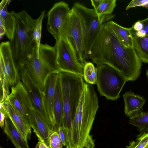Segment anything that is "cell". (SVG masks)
Returning a JSON list of instances; mask_svg holds the SVG:
<instances>
[{
  "instance_id": "cell-1",
  "label": "cell",
  "mask_w": 148,
  "mask_h": 148,
  "mask_svg": "<svg viewBox=\"0 0 148 148\" xmlns=\"http://www.w3.org/2000/svg\"><path fill=\"white\" fill-rule=\"evenodd\" d=\"M88 58L97 65L106 64L111 66L127 81L136 80L140 73L142 62L134 48L121 42L108 21L103 24Z\"/></svg>"
},
{
  "instance_id": "cell-2",
  "label": "cell",
  "mask_w": 148,
  "mask_h": 148,
  "mask_svg": "<svg viewBox=\"0 0 148 148\" xmlns=\"http://www.w3.org/2000/svg\"><path fill=\"white\" fill-rule=\"evenodd\" d=\"M99 108L93 87L85 83L69 135V148H83Z\"/></svg>"
},
{
  "instance_id": "cell-3",
  "label": "cell",
  "mask_w": 148,
  "mask_h": 148,
  "mask_svg": "<svg viewBox=\"0 0 148 148\" xmlns=\"http://www.w3.org/2000/svg\"><path fill=\"white\" fill-rule=\"evenodd\" d=\"M13 12L15 26L12 38L10 42L14 63L18 71L36 46L33 36L36 19H33L25 10L17 13L14 11Z\"/></svg>"
},
{
  "instance_id": "cell-4",
  "label": "cell",
  "mask_w": 148,
  "mask_h": 148,
  "mask_svg": "<svg viewBox=\"0 0 148 148\" xmlns=\"http://www.w3.org/2000/svg\"><path fill=\"white\" fill-rule=\"evenodd\" d=\"M37 53L36 46L21 66L24 67L33 81L42 90L48 77L53 73L59 72L56 65V46L40 44L38 57Z\"/></svg>"
},
{
  "instance_id": "cell-5",
  "label": "cell",
  "mask_w": 148,
  "mask_h": 148,
  "mask_svg": "<svg viewBox=\"0 0 148 148\" xmlns=\"http://www.w3.org/2000/svg\"><path fill=\"white\" fill-rule=\"evenodd\" d=\"M59 73L64 109L62 126L67 130L69 135L85 82L81 75L64 71Z\"/></svg>"
},
{
  "instance_id": "cell-6",
  "label": "cell",
  "mask_w": 148,
  "mask_h": 148,
  "mask_svg": "<svg viewBox=\"0 0 148 148\" xmlns=\"http://www.w3.org/2000/svg\"><path fill=\"white\" fill-rule=\"evenodd\" d=\"M73 7L79 19L84 52L88 59L104 23L99 20L94 8H88L79 2L74 3Z\"/></svg>"
},
{
  "instance_id": "cell-7",
  "label": "cell",
  "mask_w": 148,
  "mask_h": 148,
  "mask_svg": "<svg viewBox=\"0 0 148 148\" xmlns=\"http://www.w3.org/2000/svg\"><path fill=\"white\" fill-rule=\"evenodd\" d=\"M19 73L13 59L10 41L1 42L0 45V102L7 101L11 88L20 81Z\"/></svg>"
},
{
  "instance_id": "cell-8",
  "label": "cell",
  "mask_w": 148,
  "mask_h": 148,
  "mask_svg": "<svg viewBox=\"0 0 148 148\" xmlns=\"http://www.w3.org/2000/svg\"><path fill=\"white\" fill-rule=\"evenodd\" d=\"M98 90L101 96L107 99L116 100L127 80L118 71L106 64L97 65Z\"/></svg>"
},
{
  "instance_id": "cell-9",
  "label": "cell",
  "mask_w": 148,
  "mask_h": 148,
  "mask_svg": "<svg viewBox=\"0 0 148 148\" xmlns=\"http://www.w3.org/2000/svg\"><path fill=\"white\" fill-rule=\"evenodd\" d=\"M55 45L57 67L59 72H70L83 77L84 66L79 61L74 49L67 38L61 35Z\"/></svg>"
},
{
  "instance_id": "cell-10",
  "label": "cell",
  "mask_w": 148,
  "mask_h": 148,
  "mask_svg": "<svg viewBox=\"0 0 148 148\" xmlns=\"http://www.w3.org/2000/svg\"><path fill=\"white\" fill-rule=\"evenodd\" d=\"M61 34L67 38L74 49L79 61L84 66L88 62L84 52L79 19L73 7L71 9L61 29L60 35Z\"/></svg>"
},
{
  "instance_id": "cell-11",
  "label": "cell",
  "mask_w": 148,
  "mask_h": 148,
  "mask_svg": "<svg viewBox=\"0 0 148 148\" xmlns=\"http://www.w3.org/2000/svg\"><path fill=\"white\" fill-rule=\"evenodd\" d=\"M18 72L23 85L34 108L42 116L51 130L53 131V125L49 119L44 106L42 90L33 81L23 66H21L20 67Z\"/></svg>"
},
{
  "instance_id": "cell-12",
  "label": "cell",
  "mask_w": 148,
  "mask_h": 148,
  "mask_svg": "<svg viewBox=\"0 0 148 148\" xmlns=\"http://www.w3.org/2000/svg\"><path fill=\"white\" fill-rule=\"evenodd\" d=\"M13 106L25 121L29 120L34 108L32 101L21 81L11 88L7 100Z\"/></svg>"
},
{
  "instance_id": "cell-13",
  "label": "cell",
  "mask_w": 148,
  "mask_h": 148,
  "mask_svg": "<svg viewBox=\"0 0 148 148\" xmlns=\"http://www.w3.org/2000/svg\"><path fill=\"white\" fill-rule=\"evenodd\" d=\"M70 11L67 3L60 1L54 4L47 14V29L56 42L60 37L61 29Z\"/></svg>"
},
{
  "instance_id": "cell-14",
  "label": "cell",
  "mask_w": 148,
  "mask_h": 148,
  "mask_svg": "<svg viewBox=\"0 0 148 148\" xmlns=\"http://www.w3.org/2000/svg\"><path fill=\"white\" fill-rule=\"evenodd\" d=\"M5 114L10 118L19 132L27 140L30 138L31 127L21 115L10 103L7 101L0 102Z\"/></svg>"
},
{
  "instance_id": "cell-15",
  "label": "cell",
  "mask_w": 148,
  "mask_h": 148,
  "mask_svg": "<svg viewBox=\"0 0 148 148\" xmlns=\"http://www.w3.org/2000/svg\"><path fill=\"white\" fill-rule=\"evenodd\" d=\"M59 73L56 79L52 103L53 131H58L59 127L62 125L64 115L63 103Z\"/></svg>"
},
{
  "instance_id": "cell-16",
  "label": "cell",
  "mask_w": 148,
  "mask_h": 148,
  "mask_svg": "<svg viewBox=\"0 0 148 148\" xmlns=\"http://www.w3.org/2000/svg\"><path fill=\"white\" fill-rule=\"evenodd\" d=\"M29 124L38 138L43 140L48 146L51 132L49 126L39 113L34 108L29 119Z\"/></svg>"
},
{
  "instance_id": "cell-17",
  "label": "cell",
  "mask_w": 148,
  "mask_h": 148,
  "mask_svg": "<svg viewBox=\"0 0 148 148\" xmlns=\"http://www.w3.org/2000/svg\"><path fill=\"white\" fill-rule=\"evenodd\" d=\"M59 72L51 74L48 77L43 89L42 90L43 101L46 111L49 119L53 125L52 114V103L55 86Z\"/></svg>"
},
{
  "instance_id": "cell-18",
  "label": "cell",
  "mask_w": 148,
  "mask_h": 148,
  "mask_svg": "<svg viewBox=\"0 0 148 148\" xmlns=\"http://www.w3.org/2000/svg\"><path fill=\"white\" fill-rule=\"evenodd\" d=\"M10 0H3L0 4V23L4 27L5 35L11 40L12 38L15 26V19L13 11L9 12L8 10Z\"/></svg>"
},
{
  "instance_id": "cell-19",
  "label": "cell",
  "mask_w": 148,
  "mask_h": 148,
  "mask_svg": "<svg viewBox=\"0 0 148 148\" xmlns=\"http://www.w3.org/2000/svg\"><path fill=\"white\" fill-rule=\"evenodd\" d=\"M125 103L124 112L130 117L141 112L145 99L131 91L125 92L123 95Z\"/></svg>"
},
{
  "instance_id": "cell-20",
  "label": "cell",
  "mask_w": 148,
  "mask_h": 148,
  "mask_svg": "<svg viewBox=\"0 0 148 148\" xmlns=\"http://www.w3.org/2000/svg\"><path fill=\"white\" fill-rule=\"evenodd\" d=\"M5 115L4 132L16 148H29L27 140L18 130L8 116Z\"/></svg>"
},
{
  "instance_id": "cell-21",
  "label": "cell",
  "mask_w": 148,
  "mask_h": 148,
  "mask_svg": "<svg viewBox=\"0 0 148 148\" xmlns=\"http://www.w3.org/2000/svg\"><path fill=\"white\" fill-rule=\"evenodd\" d=\"M116 0H102L98 6L95 9L100 20L105 23L114 17L112 13L116 6Z\"/></svg>"
},
{
  "instance_id": "cell-22",
  "label": "cell",
  "mask_w": 148,
  "mask_h": 148,
  "mask_svg": "<svg viewBox=\"0 0 148 148\" xmlns=\"http://www.w3.org/2000/svg\"><path fill=\"white\" fill-rule=\"evenodd\" d=\"M108 22L121 42L127 47H133L131 27H124L112 21H108Z\"/></svg>"
},
{
  "instance_id": "cell-23",
  "label": "cell",
  "mask_w": 148,
  "mask_h": 148,
  "mask_svg": "<svg viewBox=\"0 0 148 148\" xmlns=\"http://www.w3.org/2000/svg\"><path fill=\"white\" fill-rule=\"evenodd\" d=\"M132 34L133 48L136 53L142 62L148 63V36L138 37Z\"/></svg>"
},
{
  "instance_id": "cell-24",
  "label": "cell",
  "mask_w": 148,
  "mask_h": 148,
  "mask_svg": "<svg viewBox=\"0 0 148 148\" xmlns=\"http://www.w3.org/2000/svg\"><path fill=\"white\" fill-rule=\"evenodd\" d=\"M129 123L137 127L141 134L148 133V111L141 112L130 117Z\"/></svg>"
},
{
  "instance_id": "cell-25",
  "label": "cell",
  "mask_w": 148,
  "mask_h": 148,
  "mask_svg": "<svg viewBox=\"0 0 148 148\" xmlns=\"http://www.w3.org/2000/svg\"><path fill=\"white\" fill-rule=\"evenodd\" d=\"M98 77L97 68L90 62H87L84 66L83 78L88 83L96 84Z\"/></svg>"
},
{
  "instance_id": "cell-26",
  "label": "cell",
  "mask_w": 148,
  "mask_h": 148,
  "mask_svg": "<svg viewBox=\"0 0 148 148\" xmlns=\"http://www.w3.org/2000/svg\"><path fill=\"white\" fill-rule=\"evenodd\" d=\"M45 11H42L39 17L36 19L35 25L34 28L33 36L36 44L37 56L38 57L40 41L41 38L42 23L45 14Z\"/></svg>"
},
{
  "instance_id": "cell-27",
  "label": "cell",
  "mask_w": 148,
  "mask_h": 148,
  "mask_svg": "<svg viewBox=\"0 0 148 148\" xmlns=\"http://www.w3.org/2000/svg\"><path fill=\"white\" fill-rule=\"evenodd\" d=\"M148 144V133L141 134L136 140L130 142L126 148H144Z\"/></svg>"
},
{
  "instance_id": "cell-28",
  "label": "cell",
  "mask_w": 148,
  "mask_h": 148,
  "mask_svg": "<svg viewBox=\"0 0 148 148\" xmlns=\"http://www.w3.org/2000/svg\"><path fill=\"white\" fill-rule=\"evenodd\" d=\"M50 148H62V144L58 131H51L49 138Z\"/></svg>"
},
{
  "instance_id": "cell-29",
  "label": "cell",
  "mask_w": 148,
  "mask_h": 148,
  "mask_svg": "<svg viewBox=\"0 0 148 148\" xmlns=\"http://www.w3.org/2000/svg\"><path fill=\"white\" fill-rule=\"evenodd\" d=\"M58 132L62 145L66 148H69V132L67 130L62 126L58 128Z\"/></svg>"
},
{
  "instance_id": "cell-30",
  "label": "cell",
  "mask_w": 148,
  "mask_h": 148,
  "mask_svg": "<svg viewBox=\"0 0 148 148\" xmlns=\"http://www.w3.org/2000/svg\"><path fill=\"white\" fill-rule=\"evenodd\" d=\"M148 3V0H133L129 4L126 10L137 6L144 7Z\"/></svg>"
},
{
  "instance_id": "cell-31",
  "label": "cell",
  "mask_w": 148,
  "mask_h": 148,
  "mask_svg": "<svg viewBox=\"0 0 148 148\" xmlns=\"http://www.w3.org/2000/svg\"><path fill=\"white\" fill-rule=\"evenodd\" d=\"M95 144L91 135L89 134L84 143V147L85 148H94Z\"/></svg>"
},
{
  "instance_id": "cell-32",
  "label": "cell",
  "mask_w": 148,
  "mask_h": 148,
  "mask_svg": "<svg viewBox=\"0 0 148 148\" xmlns=\"http://www.w3.org/2000/svg\"><path fill=\"white\" fill-rule=\"evenodd\" d=\"M0 126L1 128H3L5 124V115L3 108L1 105H0Z\"/></svg>"
},
{
  "instance_id": "cell-33",
  "label": "cell",
  "mask_w": 148,
  "mask_h": 148,
  "mask_svg": "<svg viewBox=\"0 0 148 148\" xmlns=\"http://www.w3.org/2000/svg\"><path fill=\"white\" fill-rule=\"evenodd\" d=\"M143 25L140 20L136 22L131 27L132 29L135 32L140 30L143 29Z\"/></svg>"
},
{
  "instance_id": "cell-34",
  "label": "cell",
  "mask_w": 148,
  "mask_h": 148,
  "mask_svg": "<svg viewBox=\"0 0 148 148\" xmlns=\"http://www.w3.org/2000/svg\"><path fill=\"white\" fill-rule=\"evenodd\" d=\"M140 21L143 25V29L142 30L145 33L146 36H148V17L147 18Z\"/></svg>"
},
{
  "instance_id": "cell-35",
  "label": "cell",
  "mask_w": 148,
  "mask_h": 148,
  "mask_svg": "<svg viewBox=\"0 0 148 148\" xmlns=\"http://www.w3.org/2000/svg\"><path fill=\"white\" fill-rule=\"evenodd\" d=\"M38 141L36 145L35 148H50L42 139L38 138Z\"/></svg>"
},
{
  "instance_id": "cell-36",
  "label": "cell",
  "mask_w": 148,
  "mask_h": 148,
  "mask_svg": "<svg viewBox=\"0 0 148 148\" xmlns=\"http://www.w3.org/2000/svg\"><path fill=\"white\" fill-rule=\"evenodd\" d=\"M102 0H91L90 2L94 8L96 9L99 5Z\"/></svg>"
},
{
  "instance_id": "cell-37",
  "label": "cell",
  "mask_w": 148,
  "mask_h": 148,
  "mask_svg": "<svg viewBox=\"0 0 148 148\" xmlns=\"http://www.w3.org/2000/svg\"><path fill=\"white\" fill-rule=\"evenodd\" d=\"M144 7L146 8L147 9H148V3Z\"/></svg>"
},
{
  "instance_id": "cell-38",
  "label": "cell",
  "mask_w": 148,
  "mask_h": 148,
  "mask_svg": "<svg viewBox=\"0 0 148 148\" xmlns=\"http://www.w3.org/2000/svg\"><path fill=\"white\" fill-rule=\"evenodd\" d=\"M146 75L147 76V77H148V69L146 73Z\"/></svg>"
},
{
  "instance_id": "cell-39",
  "label": "cell",
  "mask_w": 148,
  "mask_h": 148,
  "mask_svg": "<svg viewBox=\"0 0 148 148\" xmlns=\"http://www.w3.org/2000/svg\"><path fill=\"white\" fill-rule=\"evenodd\" d=\"M144 148H148V144Z\"/></svg>"
},
{
  "instance_id": "cell-40",
  "label": "cell",
  "mask_w": 148,
  "mask_h": 148,
  "mask_svg": "<svg viewBox=\"0 0 148 148\" xmlns=\"http://www.w3.org/2000/svg\"><path fill=\"white\" fill-rule=\"evenodd\" d=\"M0 148H3L2 147V146H0Z\"/></svg>"
}]
</instances>
